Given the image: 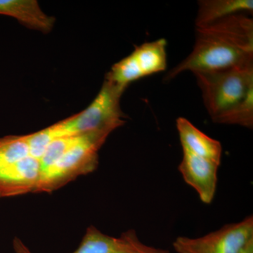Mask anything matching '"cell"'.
<instances>
[{
    "label": "cell",
    "instance_id": "cell-16",
    "mask_svg": "<svg viewBox=\"0 0 253 253\" xmlns=\"http://www.w3.org/2000/svg\"><path fill=\"white\" fill-rule=\"evenodd\" d=\"M25 138L29 149L30 156L38 160L41 159L50 142L52 141L46 128L25 135Z\"/></svg>",
    "mask_w": 253,
    "mask_h": 253
},
{
    "label": "cell",
    "instance_id": "cell-3",
    "mask_svg": "<svg viewBox=\"0 0 253 253\" xmlns=\"http://www.w3.org/2000/svg\"><path fill=\"white\" fill-rule=\"evenodd\" d=\"M107 131H92L83 134L81 141L41 173L33 193H52L78 176L96 170L99 166V151L107 139Z\"/></svg>",
    "mask_w": 253,
    "mask_h": 253
},
{
    "label": "cell",
    "instance_id": "cell-17",
    "mask_svg": "<svg viewBox=\"0 0 253 253\" xmlns=\"http://www.w3.org/2000/svg\"><path fill=\"white\" fill-rule=\"evenodd\" d=\"M134 253H169L167 250L157 249L141 242Z\"/></svg>",
    "mask_w": 253,
    "mask_h": 253
},
{
    "label": "cell",
    "instance_id": "cell-12",
    "mask_svg": "<svg viewBox=\"0 0 253 253\" xmlns=\"http://www.w3.org/2000/svg\"><path fill=\"white\" fill-rule=\"evenodd\" d=\"M195 27H202L239 14H253V0H200Z\"/></svg>",
    "mask_w": 253,
    "mask_h": 253
},
{
    "label": "cell",
    "instance_id": "cell-1",
    "mask_svg": "<svg viewBox=\"0 0 253 253\" xmlns=\"http://www.w3.org/2000/svg\"><path fill=\"white\" fill-rule=\"evenodd\" d=\"M249 64H253V20L247 14H235L196 28L192 51L168 73L164 81L186 71L194 73Z\"/></svg>",
    "mask_w": 253,
    "mask_h": 253
},
{
    "label": "cell",
    "instance_id": "cell-7",
    "mask_svg": "<svg viewBox=\"0 0 253 253\" xmlns=\"http://www.w3.org/2000/svg\"><path fill=\"white\" fill-rule=\"evenodd\" d=\"M141 242L133 229L123 233L120 237H113L90 226L86 229L79 247L73 253H134ZM13 245L15 253H32L18 238H15Z\"/></svg>",
    "mask_w": 253,
    "mask_h": 253
},
{
    "label": "cell",
    "instance_id": "cell-2",
    "mask_svg": "<svg viewBox=\"0 0 253 253\" xmlns=\"http://www.w3.org/2000/svg\"><path fill=\"white\" fill-rule=\"evenodd\" d=\"M126 89L105 78L97 96L82 112L46 127L51 139L82 135L92 131L111 134L126 124L121 107V96Z\"/></svg>",
    "mask_w": 253,
    "mask_h": 253
},
{
    "label": "cell",
    "instance_id": "cell-14",
    "mask_svg": "<svg viewBox=\"0 0 253 253\" xmlns=\"http://www.w3.org/2000/svg\"><path fill=\"white\" fill-rule=\"evenodd\" d=\"M30 156L25 135L0 138V169Z\"/></svg>",
    "mask_w": 253,
    "mask_h": 253
},
{
    "label": "cell",
    "instance_id": "cell-11",
    "mask_svg": "<svg viewBox=\"0 0 253 253\" xmlns=\"http://www.w3.org/2000/svg\"><path fill=\"white\" fill-rule=\"evenodd\" d=\"M0 15L16 18L25 26L44 33L52 30L55 22L36 0H0Z\"/></svg>",
    "mask_w": 253,
    "mask_h": 253
},
{
    "label": "cell",
    "instance_id": "cell-6",
    "mask_svg": "<svg viewBox=\"0 0 253 253\" xmlns=\"http://www.w3.org/2000/svg\"><path fill=\"white\" fill-rule=\"evenodd\" d=\"M167 41L164 38L136 46L129 56L115 63L110 78L118 85L127 87L132 82L167 68Z\"/></svg>",
    "mask_w": 253,
    "mask_h": 253
},
{
    "label": "cell",
    "instance_id": "cell-15",
    "mask_svg": "<svg viewBox=\"0 0 253 253\" xmlns=\"http://www.w3.org/2000/svg\"><path fill=\"white\" fill-rule=\"evenodd\" d=\"M82 135L62 136L56 138L50 142L42 155L41 163V173L56 163L63 154L81 141Z\"/></svg>",
    "mask_w": 253,
    "mask_h": 253
},
{
    "label": "cell",
    "instance_id": "cell-9",
    "mask_svg": "<svg viewBox=\"0 0 253 253\" xmlns=\"http://www.w3.org/2000/svg\"><path fill=\"white\" fill-rule=\"evenodd\" d=\"M41 176L40 160L28 156L0 169V199L33 193Z\"/></svg>",
    "mask_w": 253,
    "mask_h": 253
},
{
    "label": "cell",
    "instance_id": "cell-18",
    "mask_svg": "<svg viewBox=\"0 0 253 253\" xmlns=\"http://www.w3.org/2000/svg\"><path fill=\"white\" fill-rule=\"evenodd\" d=\"M240 253H253V239L246 245V247Z\"/></svg>",
    "mask_w": 253,
    "mask_h": 253
},
{
    "label": "cell",
    "instance_id": "cell-5",
    "mask_svg": "<svg viewBox=\"0 0 253 253\" xmlns=\"http://www.w3.org/2000/svg\"><path fill=\"white\" fill-rule=\"evenodd\" d=\"M253 239V215L198 238L178 236L172 243L177 253H240Z\"/></svg>",
    "mask_w": 253,
    "mask_h": 253
},
{
    "label": "cell",
    "instance_id": "cell-13",
    "mask_svg": "<svg viewBox=\"0 0 253 253\" xmlns=\"http://www.w3.org/2000/svg\"><path fill=\"white\" fill-rule=\"evenodd\" d=\"M217 124L234 125L253 129V88L239 102L214 121Z\"/></svg>",
    "mask_w": 253,
    "mask_h": 253
},
{
    "label": "cell",
    "instance_id": "cell-8",
    "mask_svg": "<svg viewBox=\"0 0 253 253\" xmlns=\"http://www.w3.org/2000/svg\"><path fill=\"white\" fill-rule=\"evenodd\" d=\"M219 166L206 158L183 151L178 171L186 184L196 191L200 200L205 204H211L217 191Z\"/></svg>",
    "mask_w": 253,
    "mask_h": 253
},
{
    "label": "cell",
    "instance_id": "cell-10",
    "mask_svg": "<svg viewBox=\"0 0 253 253\" xmlns=\"http://www.w3.org/2000/svg\"><path fill=\"white\" fill-rule=\"evenodd\" d=\"M176 123L182 151L221 164L223 150L219 141L210 137L186 118H179Z\"/></svg>",
    "mask_w": 253,
    "mask_h": 253
},
{
    "label": "cell",
    "instance_id": "cell-4",
    "mask_svg": "<svg viewBox=\"0 0 253 253\" xmlns=\"http://www.w3.org/2000/svg\"><path fill=\"white\" fill-rule=\"evenodd\" d=\"M205 107L214 122L253 88V64L194 73Z\"/></svg>",
    "mask_w": 253,
    "mask_h": 253
}]
</instances>
